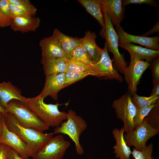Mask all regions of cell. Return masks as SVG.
Segmentation results:
<instances>
[{
	"label": "cell",
	"mask_w": 159,
	"mask_h": 159,
	"mask_svg": "<svg viewBox=\"0 0 159 159\" xmlns=\"http://www.w3.org/2000/svg\"><path fill=\"white\" fill-rule=\"evenodd\" d=\"M4 117L7 128L17 135L27 145L32 152V157L53 137V132L44 133L32 128L23 126L10 113L5 112Z\"/></svg>",
	"instance_id": "obj_1"
},
{
	"label": "cell",
	"mask_w": 159,
	"mask_h": 159,
	"mask_svg": "<svg viewBox=\"0 0 159 159\" xmlns=\"http://www.w3.org/2000/svg\"><path fill=\"white\" fill-rule=\"evenodd\" d=\"M44 99L39 94L34 97L28 98L25 104L49 127L59 126L67 118V113L60 111L58 109V107L63 104L57 102L54 104H47L44 102Z\"/></svg>",
	"instance_id": "obj_2"
},
{
	"label": "cell",
	"mask_w": 159,
	"mask_h": 159,
	"mask_svg": "<svg viewBox=\"0 0 159 159\" xmlns=\"http://www.w3.org/2000/svg\"><path fill=\"white\" fill-rule=\"evenodd\" d=\"M66 120L55 128L53 133L68 135L75 144L77 154L82 155L84 153V150L80 143V138L81 134L87 127V124L84 119L71 109L67 113Z\"/></svg>",
	"instance_id": "obj_3"
},
{
	"label": "cell",
	"mask_w": 159,
	"mask_h": 159,
	"mask_svg": "<svg viewBox=\"0 0 159 159\" xmlns=\"http://www.w3.org/2000/svg\"><path fill=\"white\" fill-rule=\"evenodd\" d=\"M105 27L100 32V35L105 39L107 51L113 55L115 68L123 74L127 66L123 54H120L118 50V37L112 24L110 16L104 10Z\"/></svg>",
	"instance_id": "obj_4"
},
{
	"label": "cell",
	"mask_w": 159,
	"mask_h": 159,
	"mask_svg": "<svg viewBox=\"0 0 159 159\" xmlns=\"http://www.w3.org/2000/svg\"><path fill=\"white\" fill-rule=\"evenodd\" d=\"M4 109L6 112L13 114L19 123L23 126L42 132L49 128L24 103L18 100H11Z\"/></svg>",
	"instance_id": "obj_5"
},
{
	"label": "cell",
	"mask_w": 159,
	"mask_h": 159,
	"mask_svg": "<svg viewBox=\"0 0 159 159\" xmlns=\"http://www.w3.org/2000/svg\"><path fill=\"white\" fill-rule=\"evenodd\" d=\"M117 118L123 122V128L126 133L134 129V119L137 108L128 92L115 100L112 104Z\"/></svg>",
	"instance_id": "obj_6"
},
{
	"label": "cell",
	"mask_w": 159,
	"mask_h": 159,
	"mask_svg": "<svg viewBox=\"0 0 159 159\" xmlns=\"http://www.w3.org/2000/svg\"><path fill=\"white\" fill-rule=\"evenodd\" d=\"M70 145L62 134L53 136L32 157V159H62Z\"/></svg>",
	"instance_id": "obj_7"
},
{
	"label": "cell",
	"mask_w": 159,
	"mask_h": 159,
	"mask_svg": "<svg viewBox=\"0 0 159 159\" xmlns=\"http://www.w3.org/2000/svg\"><path fill=\"white\" fill-rule=\"evenodd\" d=\"M159 130L150 125L144 118L138 127L124 135V140L127 145L133 146L140 151L146 145L148 140L159 134Z\"/></svg>",
	"instance_id": "obj_8"
},
{
	"label": "cell",
	"mask_w": 159,
	"mask_h": 159,
	"mask_svg": "<svg viewBox=\"0 0 159 159\" xmlns=\"http://www.w3.org/2000/svg\"><path fill=\"white\" fill-rule=\"evenodd\" d=\"M124 73V78L127 85L128 93L132 96L136 93L137 86L144 71L149 67L150 63L132 56Z\"/></svg>",
	"instance_id": "obj_9"
},
{
	"label": "cell",
	"mask_w": 159,
	"mask_h": 159,
	"mask_svg": "<svg viewBox=\"0 0 159 159\" xmlns=\"http://www.w3.org/2000/svg\"><path fill=\"white\" fill-rule=\"evenodd\" d=\"M94 63L95 77L105 79L115 80L120 82H122L123 78L114 67L112 60L110 57L105 44L99 58Z\"/></svg>",
	"instance_id": "obj_10"
},
{
	"label": "cell",
	"mask_w": 159,
	"mask_h": 159,
	"mask_svg": "<svg viewBox=\"0 0 159 159\" xmlns=\"http://www.w3.org/2000/svg\"><path fill=\"white\" fill-rule=\"evenodd\" d=\"M0 143L4 144L13 149L24 159H29V157H32V152L27 145L17 135L7 128L4 122L0 136Z\"/></svg>",
	"instance_id": "obj_11"
},
{
	"label": "cell",
	"mask_w": 159,
	"mask_h": 159,
	"mask_svg": "<svg viewBox=\"0 0 159 159\" xmlns=\"http://www.w3.org/2000/svg\"><path fill=\"white\" fill-rule=\"evenodd\" d=\"M117 31L118 37L119 44L130 42L139 44L146 48L159 51V37H148L132 35L129 34L121 27Z\"/></svg>",
	"instance_id": "obj_12"
},
{
	"label": "cell",
	"mask_w": 159,
	"mask_h": 159,
	"mask_svg": "<svg viewBox=\"0 0 159 159\" xmlns=\"http://www.w3.org/2000/svg\"><path fill=\"white\" fill-rule=\"evenodd\" d=\"M104 10L110 16L113 25L117 30L125 17V6L122 0H100Z\"/></svg>",
	"instance_id": "obj_13"
},
{
	"label": "cell",
	"mask_w": 159,
	"mask_h": 159,
	"mask_svg": "<svg viewBox=\"0 0 159 159\" xmlns=\"http://www.w3.org/2000/svg\"><path fill=\"white\" fill-rule=\"evenodd\" d=\"M39 45L42 51V59H67L65 52L52 35L42 39Z\"/></svg>",
	"instance_id": "obj_14"
},
{
	"label": "cell",
	"mask_w": 159,
	"mask_h": 159,
	"mask_svg": "<svg viewBox=\"0 0 159 159\" xmlns=\"http://www.w3.org/2000/svg\"><path fill=\"white\" fill-rule=\"evenodd\" d=\"M64 78L65 73L46 76L44 87L39 95L44 98L50 96L57 100L59 92L63 89Z\"/></svg>",
	"instance_id": "obj_15"
},
{
	"label": "cell",
	"mask_w": 159,
	"mask_h": 159,
	"mask_svg": "<svg viewBox=\"0 0 159 159\" xmlns=\"http://www.w3.org/2000/svg\"><path fill=\"white\" fill-rule=\"evenodd\" d=\"M21 90L13 85L10 81L0 83V103L4 108L11 100H18L25 104L28 98L21 95Z\"/></svg>",
	"instance_id": "obj_16"
},
{
	"label": "cell",
	"mask_w": 159,
	"mask_h": 159,
	"mask_svg": "<svg viewBox=\"0 0 159 159\" xmlns=\"http://www.w3.org/2000/svg\"><path fill=\"white\" fill-rule=\"evenodd\" d=\"M40 21L39 18L34 16H18L11 19L10 26L14 31L22 33L34 32L39 26Z\"/></svg>",
	"instance_id": "obj_17"
},
{
	"label": "cell",
	"mask_w": 159,
	"mask_h": 159,
	"mask_svg": "<svg viewBox=\"0 0 159 159\" xmlns=\"http://www.w3.org/2000/svg\"><path fill=\"white\" fill-rule=\"evenodd\" d=\"M119 46L127 51L130 56L141 60H145L150 63L153 60L159 57V51L143 47L130 42L119 43Z\"/></svg>",
	"instance_id": "obj_18"
},
{
	"label": "cell",
	"mask_w": 159,
	"mask_h": 159,
	"mask_svg": "<svg viewBox=\"0 0 159 159\" xmlns=\"http://www.w3.org/2000/svg\"><path fill=\"white\" fill-rule=\"evenodd\" d=\"M52 35L65 52L67 59H73V51L81 44L80 38L67 35L57 29H54Z\"/></svg>",
	"instance_id": "obj_19"
},
{
	"label": "cell",
	"mask_w": 159,
	"mask_h": 159,
	"mask_svg": "<svg viewBox=\"0 0 159 159\" xmlns=\"http://www.w3.org/2000/svg\"><path fill=\"white\" fill-rule=\"evenodd\" d=\"M124 131L122 127L120 130L117 128L113 129L112 133L116 141V144L113 147L115 157L119 159H130L131 154L130 148L126 144L124 140Z\"/></svg>",
	"instance_id": "obj_20"
},
{
	"label": "cell",
	"mask_w": 159,
	"mask_h": 159,
	"mask_svg": "<svg viewBox=\"0 0 159 159\" xmlns=\"http://www.w3.org/2000/svg\"><path fill=\"white\" fill-rule=\"evenodd\" d=\"M97 37L95 32L88 31L85 32L83 38H80L81 45L94 62L98 59L103 50L96 43Z\"/></svg>",
	"instance_id": "obj_21"
},
{
	"label": "cell",
	"mask_w": 159,
	"mask_h": 159,
	"mask_svg": "<svg viewBox=\"0 0 159 159\" xmlns=\"http://www.w3.org/2000/svg\"><path fill=\"white\" fill-rule=\"evenodd\" d=\"M86 11L98 21L102 29L105 27L103 8L100 0H78Z\"/></svg>",
	"instance_id": "obj_22"
},
{
	"label": "cell",
	"mask_w": 159,
	"mask_h": 159,
	"mask_svg": "<svg viewBox=\"0 0 159 159\" xmlns=\"http://www.w3.org/2000/svg\"><path fill=\"white\" fill-rule=\"evenodd\" d=\"M65 59L54 58L41 59L44 73L46 76L65 73L67 67Z\"/></svg>",
	"instance_id": "obj_23"
},
{
	"label": "cell",
	"mask_w": 159,
	"mask_h": 159,
	"mask_svg": "<svg viewBox=\"0 0 159 159\" xmlns=\"http://www.w3.org/2000/svg\"><path fill=\"white\" fill-rule=\"evenodd\" d=\"M66 63L67 71L86 72L91 75L95 76L93 71L88 66L74 59H64Z\"/></svg>",
	"instance_id": "obj_24"
},
{
	"label": "cell",
	"mask_w": 159,
	"mask_h": 159,
	"mask_svg": "<svg viewBox=\"0 0 159 159\" xmlns=\"http://www.w3.org/2000/svg\"><path fill=\"white\" fill-rule=\"evenodd\" d=\"M73 58L89 66L95 72V77L94 62L81 44L73 51Z\"/></svg>",
	"instance_id": "obj_25"
},
{
	"label": "cell",
	"mask_w": 159,
	"mask_h": 159,
	"mask_svg": "<svg viewBox=\"0 0 159 159\" xmlns=\"http://www.w3.org/2000/svg\"><path fill=\"white\" fill-rule=\"evenodd\" d=\"M132 96V101L137 108L149 107L155 104L159 100V96L152 95L146 97L140 96L135 93Z\"/></svg>",
	"instance_id": "obj_26"
},
{
	"label": "cell",
	"mask_w": 159,
	"mask_h": 159,
	"mask_svg": "<svg viewBox=\"0 0 159 159\" xmlns=\"http://www.w3.org/2000/svg\"><path fill=\"white\" fill-rule=\"evenodd\" d=\"M11 3L18 7L27 15L34 16L37 11V8L28 0H9Z\"/></svg>",
	"instance_id": "obj_27"
},
{
	"label": "cell",
	"mask_w": 159,
	"mask_h": 159,
	"mask_svg": "<svg viewBox=\"0 0 159 159\" xmlns=\"http://www.w3.org/2000/svg\"><path fill=\"white\" fill-rule=\"evenodd\" d=\"M90 75L86 72L67 71L65 73V78L63 88Z\"/></svg>",
	"instance_id": "obj_28"
},
{
	"label": "cell",
	"mask_w": 159,
	"mask_h": 159,
	"mask_svg": "<svg viewBox=\"0 0 159 159\" xmlns=\"http://www.w3.org/2000/svg\"><path fill=\"white\" fill-rule=\"evenodd\" d=\"M144 118L150 125L159 130V100Z\"/></svg>",
	"instance_id": "obj_29"
},
{
	"label": "cell",
	"mask_w": 159,
	"mask_h": 159,
	"mask_svg": "<svg viewBox=\"0 0 159 159\" xmlns=\"http://www.w3.org/2000/svg\"><path fill=\"white\" fill-rule=\"evenodd\" d=\"M153 144L150 143L140 151L133 148L131 154L135 159H153Z\"/></svg>",
	"instance_id": "obj_30"
},
{
	"label": "cell",
	"mask_w": 159,
	"mask_h": 159,
	"mask_svg": "<svg viewBox=\"0 0 159 159\" xmlns=\"http://www.w3.org/2000/svg\"><path fill=\"white\" fill-rule=\"evenodd\" d=\"M157 103L155 104L146 107L137 108L134 119L135 129L138 127L142 124L145 117L152 109L155 106Z\"/></svg>",
	"instance_id": "obj_31"
},
{
	"label": "cell",
	"mask_w": 159,
	"mask_h": 159,
	"mask_svg": "<svg viewBox=\"0 0 159 159\" xmlns=\"http://www.w3.org/2000/svg\"><path fill=\"white\" fill-rule=\"evenodd\" d=\"M149 67L151 70L153 81L159 82V58L153 60Z\"/></svg>",
	"instance_id": "obj_32"
},
{
	"label": "cell",
	"mask_w": 159,
	"mask_h": 159,
	"mask_svg": "<svg viewBox=\"0 0 159 159\" xmlns=\"http://www.w3.org/2000/svg\"><path fill=\"white\" fill-rule=\"evenodd\" d=\"M130 4H145L155 7H158L156 2L154 0H123V4L125 7Z\"/></svg>",
	"instance_id": "obj_33"
},
{
	"label": "cell",
	"mask_w": 159,
	"mask_h": 159,
	"mask_svg": "<svg viewBox=\"0 0 159 159\" xmlns=\"http://www.w3.org/2000/svg\"><path fill=\"white\" fill-rule=\"evenodd\" d=\"M9 1L11 19L18 16H28L18 7Z\"/></svg>",
	"instance_id": "obj_34"
},
{
	"label": "cell",
	"mask_w": 159,
	"mask_h": 159,
	"mask_svg": "<svg viewBox=\"0 0 159 159\" xmlns=\"http://www.w3.org/2000/svg\"><path fill=\"white\" fill-rule=\"evenodd\" d=\"M0 11L6 16L11 19L9 0H0Z\"/></svg>",
	"instance_id": "obj_35"
},
{
	"label": "cell",
	"mask_w": 159,
	"mask_h": 159,
	"mask_svg": "<svg viewBox=\"0 0 159 159\" xmlns=\"http://www.w3.org/2000/svg\"><path fill=\"white\" fill-rule=\"evenodd\" d=\"M11 19L0 11V27H6L10 26Z\"/></svg>",
	"instance_id": "obj_36"
},
{
	"label": "cell",
	"mask_w": 159,
	"mask_h": 159,
	"mask_svg": "<svg viewBox=\"0 0 159 159\" xmlns=\"http://www.w3.org/2000/svg\"><path fill=\"white\" fill-rule=\"evenodd\" d=\"M9 147L0 143V159H7V152Z\"/></svg>",
	"instance_id": "obj_37"
},
{
	"label": "cell",
	"mask_w": 159,
	"mask_h": 159,
	"mask_svg": "<svg viewBox=\"0 0 159 159\" xmlns=\"http://www.w3.org/2000/svg\"><path fill=\"white\" fill-rule=\"evenodd\" d=\"M7 157L9 159H24L15 150L9 147L7 152Z\"/></svg>",
	"instance_id": "obj_38"
},
{
	"label": "cell",
	"mask_w": 159,
	"mask_h": 159,
	"mask_svg": "<svg viewBox=\"0 0 159 159\" xmlns=\"http://www.w3.org/2000/svg\"><path fill=\"white\" fill-rule=\"evenodd\" d=\"M159 20L155 23L153 28L148 32L141 35V36L147 37L148 36L152 34L155 32H158L159 31Z\"/></svg>",
	"instance_id": "obj_39"
},
{
	"label": "cell",
	"mask_w": 159,
	"mask_h": 159,
	"mask_svg": "<svg viewBox=\"0 0 159 159\" xmlns=\"http://www.w3.org/2000/svg\"><path fill=\"white\" fill-rule=\"evenodd\" d=\"M153 88L151 95L159 96V82L153 81Z\"/></svg>",
	"instance_id": "obj_40"
},
{
	"label": "cell",
	"mask_w": 159,
	"mask_h": 159,
	"mask_svg": "<svg viewBox=\"0 0 159 159\" xmlns=\"http://www.w3.org/2000/svg\"><path fill=\"white\" fill-rule=\"evenodd\" d=\"M4 122V113L0 112V136L2 132Z\"/></svg>",
	"instance_id": "obj_41"
},
{
	"label": "cell",
	"mask_w": 159,
	"mask_h": 159,
	"mask_svg": "<svg viewBox=\"0 0 159 159\" xmlns=\"http://www.w3.org/2000/svg\"><path fill=\"white\" fill-rule=\"evenodd\" d=\"M0 112L4 113L6 112L0 103Z\"/></svg>",
	"instance_id": "obj_42"
},
{
	"label": "cell",
	"mask_w": 159,
	"mask_h": 159,
	"mask_svg": "<svg viewBox=\"0 0 159 159\" xmlns=\"http://www.w3.org/2000/svg\"><path fill=\"white\" fill-rule=\"evenodd\" d=\"M7 159H9V158H7Z\"/></svg>",
	"instance_id": "obj_43"
}]
</instances>
